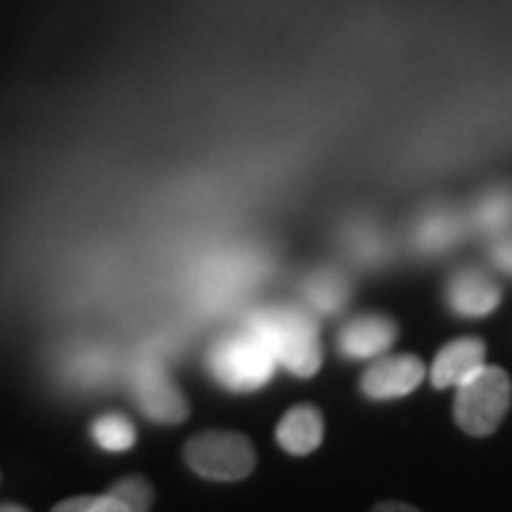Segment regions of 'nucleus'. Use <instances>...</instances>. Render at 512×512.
I'll use <instances>...</instances> for the list:
<instances>
[{"mask_svg":"<svg viewBox=\"0 0 512 512\" xmlns=\"http://www.w3.org/2000/svg\"><path fill=\"white\" fill-rule=\"evenodd\" d=\"M276 441L282 450H288L293 456L313 453L322 441V416L316 413V407L299 404L288 410V416L276 427Z\"/></svg>","mask_w":512,"mask_h":512,"instance_id":"nucleus-11","label":"nucleus"},{"mask_svg":"<svg viewBox=\"0 0 512 512\" xmlns=\"http://www.w3.org/2000/svg\"><path fill=\"white\" fill-rule=\"evenodd\" d=\"M396 333L399 330L387 316H359L339 333V350H342V356L356 359V362L376 359L393 345Z\"/></svg>","mask_w":512,"mask_h":512,"instance_id":"nucleus-8","label":"nucleus"},{"mask_svg":"<svg viewBox=\"0 0 512 512\" xmlns=\"http://www.w3.org/2000/svg\"><path fill=\"white\" fill-rule=\"evenodd\" d=\"M487 348L481 339L464 336V339H453L450 345H444L436 356V362L430 367V382L436 387H456L464 382L473 370L484 365Z\"/></svg>","mask_w":512,"mask_h":512,"instance_id":"nucleus-9","label":"nucleus"},{"mask_svg":"<svg viewBox=\"0 0 512 512\" xmlns=\"http://www.w3.org/2000/svg\"><path fill=\"white\" fill-rule=\"evenodd\" d=\"M512 225V191L510 188H493L487 191L473 208V228L481 234H504Z\"/></svg>","mask_w":512,"mask_h":512,"instance_id":"nucleus-12","label":"nucleus"},{"mask_svg":"<svg viewBox=\"0 0 512 512\" xmlns=\"http://www.w3.org/2000/svg\"><path fill=\"white\" fill-rule=\"evenodd\" d=\"M490 256H493V265L498 271L512 276V234L510 237L498 239L493 245V251H490Z\"/></svg>","mask_w":512,"mask_h":512,"instance_id":"nucleus-18","label":"nucleus"},{"mask_svg":"<svg viewBox=\"0 0 512 512\" xmlns=\"http://www.w3.org/2000/svg\"><path fill=\"white\" fill-rule=\"evenodd\" d=\"M305 299L319 313H336L348 299V282L336 271H319L305 282Z\"/></svg>","mask_w":512,"mask_h":512,"instance_id":"nucleus-13","label":"nucleus"},{"mask_svg":"<svg viewBox=\"0 0 512 512\" xmlns=\"http://www.w3.org/2000/svg\"><path fill=\"white\" fill-rule=\"evenodd\" d=\"M188 467L202 478L239 481L251 476L256 458L251 441L239 433H200L185 447Z\"/></svg>","mask_w":512,"mask_h":512,"instance_id":"nucleus-4","label":"nucleus"},{"mask_svg":"<svg viewBox=\"0 0 512 512\" xmlns=\"http://www.w3.org/2000/svg\"><path fill=\"white\" fill-rule=\"evenodd\" d=\"M134 424L120 413H106L92 424V439L106 453H123L134 444Z\"/></svg>","mask_w":512,"mask_h":512,"instance_id":"nucleus-14","label":"nucleus"},{"mask_svg":"<svg viewBox=\"0 0 512 512\" xmlns=\"http://www.w3.org/2000/svg\"><path fill=\"white\" fill-rule=\"evenodd\" d=\"M350 245L356 248V254L367 259V262H376L379 256H384V239L376 228H362L350 237Z\"/></svg>","mask_w":512,"mask_h":512,"instance_id":"nucleus-17","label":"nucleus"},{"mask_svg":"<svg viewBox=\"0 0 512 512\" xmlns=\"http://www.w3.org/2000/svg\"><path fill=\"white\" fill-rule=\"evenodd\" d=\"M12 510H23V507H15V504H0V512H12Z\"/></svg>","mask_w":512,"mask_h":512,"instance_id":"nucleus-20","label":"nucleus"},{"mask_svg":"<svg viewBox=\"0 0 512 512\" xmlns=\"http://www.w3.org/2000/svg\"><path fill=\"white\" fill-rule=\"evenodd\" d=\"M208 370L225 390L248 393L271 382L276 359L254 333L242 330L234 336H225L208 350Z\"/></svg>","mask_w":512,"mask_h":512,"instance_id":"nucleus-3","label":"nucleus"},{"mask_svg":"<svg viewBox=\"0 0 512 512\" xmlns=\"http://www.w3.org/2000/svg\"><path fill=\"white\" fill-rule=\"evenodd\" d=\"M245 330L254 333L276 365L291 370L293 376H313L319 370V333L308 313L296 308H265L245 319Z\"/></svg>","mask_w":512,"mask_h":512,"instance_id":"nucleus-1","label":"nucleus"},{"mask_svg":"<svg viewBox=\"0 0 512 512\" xmlns=\"http://www.w3.org/2000/svg\"><path fill=\"white\" fill-rule=\"evenodd\" d=\"M464 234V220L450 208H430L424 211L413 228V242L421 254H444L456 245Z\"/></svg>","mask_w":512,"mask_h":512,"instance_id":"nucleus-10","label":"nucleus"},{"mask_svg":"<svg viewBox=\"0 0 512 512\" xmlns=\"http://www.w3.org/2000/svg\"><path fill=\"white\" fill-rule=\"evenodd\" d=\"M57 512H126L123 501L114 495H86V498H69L63 504H57Z\"/></svg>","mask_w":512,"mask_h":512,"instance_id":"nucleus-16","label":"nucleus"},{"mask_svg":"<svg viewBox=\"0 0 512 512\" xmlns=\"http://www.w3.org/2000/svg\"><path fill=\"white\" fill-rule=\"evenodd\" d=\"M131 396L134 402L140 404V410L146 413L151 421L160 424H177L185 419L188 404H185L183 393L174 387V382L168 379L165 367L160 362H137L131 367Z\"/></svg>","mask_w":512,"mask_h":512,"instance_id":"nucleus-5","label":"nucleus"},{"mask_svg":"<svg viewBox=\"0 0 512 512\" xmlns=\"http://www.w3.org/2000/svg\"><path fill=\"white\" fill-rule=\"evenodd\" d=\"M111 495L123 501L126 512L148 510V504H151V490L143 478H123L120 484H114Z\"/></svg>","mask_w":512,"mask_h":512,"instance_id":"nucleus-15","label":"nucleus"},{"mask_svg":"<svg viewBox=\"0 0 512 512\" xmlns=\"http://www.w3.org/2000/svg\"><path fill=\"white\" fill-rule=\"evenodd\" d=\"M427 370L419 356H390L370 365L362 376V390L370 399H399L424 382Z\"/></svg>","mask_w":512,"mask_h":512,"instance_id":"nucleus-6","label":"nucleus"},{"mask_svg":"<svg viewBox=\"0 0 512 512\" xmlns=\"http://www.w3.org/2000/svg\"><path fill=\"white\" fill-rule=\"evenodd\" d=\"M456 421L470 436H490L504 421L512 402L510 376L493 365H481L456 384Z\"/></svg>","mask_w":512,"mask_h":512,"instance_id":"nucleus-2","label":"nucleus"},{"mask_svg":"<svg viewBox=\"0 0 512 512\" xmlns=\"http://www.w3.org/2000/svg\"><path fill=\"white\" fill-rule=\"evenodd\" d=\"M501 302V288L493 276L481 274L476 268L458 271L447 282V305L450 311L467 319H481L487 313H493Z\"/></svg>","mask_w":512,"mask_h":512,"instance_id":"nucleus-7","label":"nucleus"},{"mask_svg":"<svg viewBox=\"0 0 512 512\" xmlns=\"http://www.w3.org/2000/svg\"><path fill=\"white\" fill-rule=\"evenodd\" d=\"M376 510H379V512H390V510H393V512H399V510L413 512V507H410V504H379Z\"/></svg>","mask_w":512,"mask_h":512,"instance_id":"nucleus-19","label":"nucleus"}]
</instances>
